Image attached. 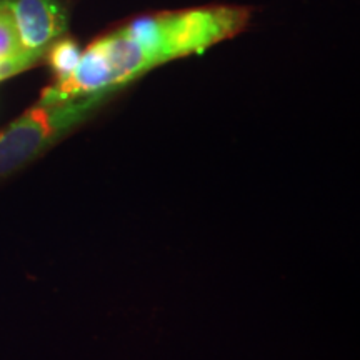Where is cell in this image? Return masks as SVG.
Here are the masks:
<instances>
[{
  "instance_id": "cell-5",
  "label": "cell",
  "mask_w": 360,
  "mask_h": 360,
  "mask_svg": "<svg viewBox=\"0 0 360 360\" xmlns=\"http://www.w3.org/2000/svg\"><path fill=\"white\" fill-rule=\"evenodd\" d=\"M80 56H82V52H80L79 45L70 39L58 40L52 45V49L49 51V64L56 74L57 82L67 79L74 72L80 60Z\"/></svg>"
},
{
  "instance_id": "cell-6",
  "label": "cell",
  "mask_w": 360,
  "mask_h": 360,
  "mask_svg": "<svg viewBox=\"0 0 360 360\" xmlns=\"http://www.w3.org/2000/svg\"><path fill=\"white\" fill-rule=\"evenodd\" d=\"M24 53L27 52L22 49L15 22L4 2H0V62L11 60Z\"/></svg>"
},
{
  "instance_id": "cell-2",
  "label": "cell",
  "mask_w": 360,
  "mask_h": 360,
  "mask_svg": "<svg viewBox=\"0 0 360 360\" xmlns=\"http://www.w3.org/2000/svg\"><path fill=\"white\" fill-rule=\"evenodd\" d=\"M112 90L42 103L0 132V177L13 172L87 117Z\"/></svg>"
},
{
  "instance_id": "cell-3",
  "label": "cell",
  "mask_w": 360,
  "mask_h": 360,
  "mask_svg": "<svg viewBox=\"0 0 360 360\" xmlns=\"http://www.w3.org/2000/svg\"><path fill=\"white\" fill-rule=\"evenodd\" d=\"M8 8L22 49L40 57L44 49L65 30L67 17L57 0H4Z\"/></svg>"
},
{
  "instance_id": "cell-4",
  "label": "cell",
  "mask_w": 360,
  "mask_h": 360,
  "mask_svg": "<svg viewBox=\"0 0 360 360\" xmlns=\"http://www.w3.org/2000/svg\"><path fill=\"white\" fill-rule=\"evenodd\" d=\"M101 53L103 64L110 75L112 87L127 84L142 72L155 65L154 58L143 51L122 29L92 44Z\"/></svg>"
},
{
  "instance_id": "cell-1",
  "label": "cell",
  "mask_w": 360,
  "mask_h": 360,
  "mask_svg": "<svg viewBox=\"0 0 360 360\" xmlns=\"http://www.w3.org/2000/svg\"><path fill=\"white\" fill-rule=\"evenodd\" d=\"M247 17L249 13L244 8H195L142 17L122 30L159 65L170 58L202 52L220 40L233 37L245 27Z\"/></svg>"
}]
</instances>
